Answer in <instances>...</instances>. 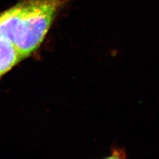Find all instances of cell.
<instances>
[{"instance_id": "obj_1", "label": "cell", "mask_w": 159, "mask_h": 159, "mask_svg": "<svg viewBox=\"0 0 159 159\" xmlns=\"http://www.w3.org/2000/svg\"><path fill=\"white\" fill-rule=\"evenodd\" d=\"M66 0H25L0 13V37L12 42L23 59L44 40Z\"/></svg>"}, {"instance_id": "obj_2", "label": "cell", "mask_w": 159, "mask_h": 159, "mask_svg": "<svg viewBox=\"0 0 159 159\" xmlns=\"http://www.w3.org/2000/svg\"><path fill=\"white\" fill-rule=\"evenodd\" d=\"M23 60L16 47L12 42L0 37V77Z\"/></svg>"}, {"instance_id": "obj_3", "label": "cell", "mask_w": 159, "mask_h": 159, "mask_svg": "<svg viewBox=\"0 0 159 159\" xmlns=\"http://www.w3.org/2000/svg\"><path fill=\"white\" fill-rule=\"evenodd\" d=\"M111 156L108 157L109 159H115V158H122L125 157V156H123V152L121 150H118V149H114L111 154Z\"/></svg>"}]
</instances>
